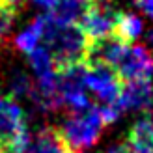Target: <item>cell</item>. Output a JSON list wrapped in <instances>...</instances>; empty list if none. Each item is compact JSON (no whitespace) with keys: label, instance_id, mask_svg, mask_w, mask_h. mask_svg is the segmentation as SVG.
<instances>
[{"label":"cell","instance_id":"cell-6","mask_svg":"<svg viewBox=\"0 0 153 153\" xmlns=\"http://www.w3.org/2000/svg\"><path fill=\"white\" fill-rule=\"evenodd\" d=\"M84 86L103 105L116 103L123 88L120 76L110 67L99 62H91V60H88L84 65Z\"/></svg>","mask_w":153,"mask_h":153},{"label":"cell","instance_id":"cell-15","mask_svg":"<svg viewBox=\"0 0 153 153\" xmlns=\"http://www.w3.org/2000/svg\"><path fill=\"white\" fill-rule=\"evenodd\" d=\"M133 2L146 17H149L153 21V0H133Z\"/></svg>","mask_w":153,"mask_h":153},{"label":"cell","instance_id":"cell-10","mask_svg":"<svg viewBox=\"0 0 153 153\" xmlns=\"http://www.w3.org/2000/svg\"><path fill=\"white\" fill-rule=\"evenodd\" d=\"M144 32V22L140 21L138 15L129 13V11H118L116 22H114V32L112 36L120 39L125 45H133Z\"/></svg>","mask_w":153,"mask_h":153},{"label":"cell","instance_id":"cell-1","mask_svg":"<svg viewBox=\"0 0 153 153\" xmlns=\"http://www.w3.org/2000/svg\"><path fill=\"white\" fill-rule=\"evenodd\" d=\"M45 17V36L43 45L51 51V56L54 60V67L58 73H62L71 67L82 65L88 62L90 56V41L82 34L79 25L58 26Z\"/></svg>","mask_w":153,"mask_h":153},{"label":"cell","instance_id":"cell-7","mask_svg":"<svg viewBox=\"0 0 153 153\" xmlns=\"http://www.w3.org/2000/svg\"><path fill=\"white\" fill-rule=\"evenodd\" d=\"M116 105L123 112H149L153 108V84L151 82H127L125 88H121Z\"/></svg>","mask_w":153,"mask_h":153},{"label":"cell","instance_id":"cell-13","mask_svg":"<svg viewBox=\"0 0 153 153\" xmlns=\"http://www.w3.org/2000/svg\"><path fill=\"white\" fill-rule=\"evenodd\" d=\"M10 90H11V97H32L34 94V84L25 73H15L10 80Z\"/></svg>","mask_w":153,"mask_h":153},{"label":"cell","instance_id":"cell-14","mask_svg":"<svg viewBox=\"0 0 153 153\" xmlns=\"http://www.w3.org/2000/svg\"><path fill=\"white\" fill-rule=\"evenodd\" d=\"M15 13H17L15 7L0 4V41L10 34V30L13 26V21H15Z\"/></svg>","mask_w":153,"mask_h":153},{"label":"cell","instance_id":"cell-12","mask_svg":"<svg viewBox=\"0 0 153 153\" xmlns=\"http://www.w3.org/2000/svg\"><path fill=\"white\" fill-rule=\"evenodd\" d=\"M28 56H30V64H32V69H34L36 76H43V75H49L52 71H56L54 60L51 56V51L45 47V45H39V47L34 49Z\"/></svg>","mask_w":153,"mask_h":153},{"label":"cell","instance_id":"cell-9","mask_svg":"<svg viewBox=\"0 0 153 153\" xmlns=\"http://www.w3.org/2000/svg\"><path fill=\"white\" fill-rule=\"evenodd\" d=\"M25 153H71L64 144L58 129L45 127L36 134L34 140L28 142Z\"/></svg>","mask_w":153,"mask_h":153},{"label":"cell","instance_id":"cell-3","mask_svg":"<svg viewBox=\"0 0 153 153\" xmlns=\"http://www.w3.org/2000/svg\"><path fill=\"white\" fill-rule=\"evenodd\" d=\"M30 142L25 110L15 97L0 94V151L25 153Z\"/></svg>","mask_w":153,"mask_h":153},{"label":"cell","instance_id":"cell-16","mask_svg":"<svg viewBox=\"0 0 153 153\" xmlns=\"http://www.w3.org/2000/svg\"><path fill=\"white\" fill-rule=\"evenodd\" d=\"M34 2L37 4V6H41V7H45V10H52L60 0H34Z\"/></svg>","mask_w":153,"mask_h":153},{"label":"cell","instance_id":"cell-5","mask_svg":"<svg viewBox=\"0 0 153 153\" xmlns=\"http://www.w3.org/2000/svg\"><path fill=\"white\" fill-rule=\"evenodd\" d=\"M110 2L112 0H91L88 10L76 22L82 34L86 36V39L90 41V45L112 37L118 11H114Z\"/></svg>","mask_w":153,"mask_h":153},{"label":"cell","instance_id":"cell-11","mask_svg":"<svg viewBox=\"0 0 153 153\" xmlns=\"http://www.w3.org/2000/svg\"><path fill=\"white\" fill-rule=\"evenodd\" d=\"M43 36H45V17L41 15V17L34 19L17 37H15V47L21 52L30 54L34 49L43 45Z\"/></svg>","mask_w":153,"mask_h":153},{"label":"cell","instance_id":"cell-4","mask_svg":"<svg viewBox=\"0 0 153 153\" xmlns=\"http://www.w3.org/2000/svg\"><path fill=\"white\" fill-rule=\"evenodd\" d=\"M110 69L125 82H151L153 54L142 45H123Z\"/></svg>","mask_w":153,"mask_h":153},{"label":"cell","instance_id":"cell-2","mask_svg":"<svg viewBox=\"0 0 153 153\" xmlns=\"http://www.w3.org/2000/svg\"><path fill=\"white\" fill-rule=\"evenodd\" d=\"M103 127L105 121L99 106H90L86 110L71 112L58 127V133L71 153H82L97 144Z\"/></svg>","mask_w":153,"mask_h":153},{"label":"cell","instance_id":"cell-17","mask_svg":"<svg viewBox=\"0 0 153 153\" xmlns=\"http://www.w3.org/2000/svg\"><path fill=\"white\" fill-rule=\"evenodd\" d=\"M146 43H148V51L151 52L153 51V28L148 32V36H146Z\"/></svg>","mask_w":153,"mask_h":153},{"label":"cell","instance_id":"cell-18","mask_svg":"<svg viewBox=\"0 0 153 153\" xmlns=\"http://www.w3.org/2000/svg\"><path fill=\"white\" fill-rule=\"evenodd\" d=\"M0 153H10V151H0Z\"/></svg>","mask_w":153,"mask_h":153},{"label":"cell","instance_id":"cell-8","mask_svg":"<svg viewBox=\"0 0 153 153\" xmlns=\"http://www.w3.org/2000/svg\"><path fill=\"white\" fill-rule=\"evenodd\" d=\"M90 4H91V0H60L47 13V19L52 25H58V26L76 25Z\"/></svg>","mask_w":153,"mask_h":153}]
</instances>
